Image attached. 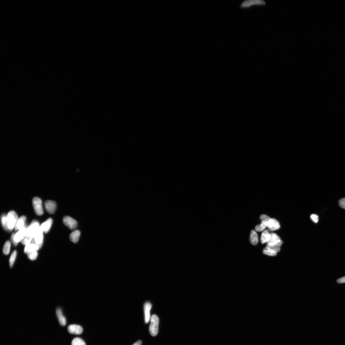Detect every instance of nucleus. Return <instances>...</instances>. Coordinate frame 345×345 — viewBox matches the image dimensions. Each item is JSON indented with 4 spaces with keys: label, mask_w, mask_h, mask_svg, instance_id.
<instances>
[{
    "label": "nucleus",
    "mask_w": 345,
    "mask_h": 345,
    "mask_svg": "<svg viewBox=\"0 0 345 345\" xmlns=\"http://www.w3.org/2000/svg\"><path fill=\"white\" fill-rule=\"evenodd\" d=\"M311 220L315 223H317L319 221V217L318 215L315 214H312L310 216Z\"/></svg>",
    "instance_id": "28"
},
{
    "label": "nucleus",
    "mask_w": 345,
    "mask_h": 345,
    "mask_svg": "<svg viewBox=\"0 0 345 345\" xmlns=\"http://www.w3.org/2000/svg\"><path fill=\"white\" fill-rule=\"evenodd\" d=\"M260 218L261 221H265L267 222H268V221H269L271 219V218L269 217H268V216L265 214L261 215L260 216Z\"/></svg>",
    "instance_id": "30"
},
{
    "label": "nucleus",
    "mask_w": 345,
    "mask_h": 345,
    "mask_svg": "<svg viewBox=\"0 0 345 345\" xmlns=\"http://www.w3.org/2000/svg\"><path fill=\"white\" fill-rule=\"evenodd\" d=\"M265 4V2L262 0H248L242 2L240 6L241 8H245L249 7L253 5Z\"/></svg>",
    "instance_id": "7"
},
{
    "label": "nucleus",
    "mask_w": 345,
    "mask_h": 345,
    "mask_svg": "<svg viewBox=\"0 0 345 345\" xmlns=\"http://www.w3.org/2000/svg\"><path fill=\"white\" fill-rule=\"evenodd\" d=\"M27 254L28 258L31 260H36L38 255L37 251L36 250L30 252Z\"/></svg>",
    "instance_id": "26"
},
{
    "label": "nucleus",
    "mask_w": 345,
    "mask_h": 345,
    "mask_svg": "<svg viewBox=\"0 0 345 345\" xmlns=\"http://www.w3.org/2000/svg\"><path fill=\"white\" fill-rule=\"evenodd\" d=\"M40 249L39 246H38L35 243L34 240L33 238L30 243L28 245L25 246L24 249V252L27 254L33 251H37Z\"/></svg>",
    "instance_id": "12"
},
{
    "label": "nucleus",
    "mask_w": 345,
    "mask_h": 345,
    "mask_svg": "<svg viewBox=\"0 0 345 345\" xmlns=\"http://www.w3.org/2000/svg\"><path fill=\"white\" fill-rule=\"evenodd\" d=\"M337 283L338 284H342L345 283V276L337 280Z\"/></svg>",
    "instance_id": "31"
},
{
    "label": "nucleus",
    "mask_w": 345,
    "mask_h": 345,
    "mask_svg": "<svg viewBox=\"0 0 345 345\" xmlns=\"http://www.w3.org/2000/svg\"><path fill=\"white\" fill-rule=\"evenodd\" d=\"M53 222V219L50 218L44 222L40 226L42 230L45 233H47L51 229Z\"/></svg>",
    "instance_id": "14"
},
{
    "label": "nucleus",
    "mask_w": 345,
    "mask_h": 345,
    "mask_svg": "<svg viewBox=\"0 0 345 345\" xmlns=\"http://www.w3.org/2000/svg\"><path fill=\"white\" fill-rule=\"evenodd\" d=\"M56 313L57 318L60 325L62 326H65L66 324V319L65 316L63 315L61 309L60 308H57Z\"/></svg>",
    "instance_id": "17"
},
{
    "label": "nucleus",
    "mask_w": 345,
    "mask_h": 345,
    "mask_svg": "<svg viewBox=\"0 0 345 345\" xmlns=\"http://www.w3.org/2000/svg\"><path fill=\"white\" fill-rule=\"evenodd\" d=\"M11 245V243L9 241H7L5 243L3 248V253L5 255H8L9 254Z\"/></svg>",
    "instance_id": "23"
},
{
    "label": "nucleus",
    "mask_w": 345,
    "mask_h": 345,
    "mask_svg": "<svg viewBox=\"0 0 345 345\" xmlns=\"http://www.w3.org/2000/svg\"><path fill=\"white\" fill-rule=\"evenodd\" d=\"M142 344V341L141 340H139L136 342H135L133 345H141Z\"/></svg>",
    "instance_id": "33"
},
{
    "label": "nucleus",
    "mask_w": 345,
    "mask_h": 345,
    "mask_svg": "<svg viewBox=\"0 0 345 345\" xmlns=\"http://www.w3.org/2000/svg\"><path fill=\"white\" fill-rule=\"evenodd\" d=\"M72 345H86L85 341L81 338L76 337L73 339L71 343Z\"/></svg>",
    "instance_id": "24"
},
{
    "label": "nucleus",
    "mask_w": 345,
    "mask_h": 345,
    "mask_svg": "<svg viewBox=\"0 0 345 345\" xmlns=\"http://www.w3.org/2000/svg\"><path fill=\"white\" fill-rule=\"evenodd\" d=\"M44 206L47 212L51 214H54L56 210L57 205L54 201H46L44 203Z\"/></svg>",
    "instance_id": "10"
},
{
    "label": "nucleus",
    "mask_w": 345,
    "mask_h": 345,
    "mask_svg": "<svg viewBox=\"0 0 345 345\" xmlns=\"http://www.w3.org/2000/svg\"><path fill=\"white\" fill-rule=\"evenodd\" d=\"M271 237V233L267 230H265L261 234L260 240L261 243H267L270 241Z\"/></svg>",
    "instance_id": "19"
},
{
    "label": "nucleus",
    "mask_w": 345,
    "mask_h": 345,
    "mask_svg": "<svg viewBox=\"0 0 345 345\" xmlns=\"http://www.w3.org/2000/svg\"><path fill=\"white\" fill-rule=\"evenodd\" d=\"M339 206L345 210V198H341L339 201Z\"/></svg>",
    "instance_id": "29"
},
{
    "label": "nucleus",
    "mask_w": 345,
    "mask_h": 345,
    "mask_svg": "<svg viewBox=\"0 0 345 345\" xmlns=\"http://www.w3.org/2000/svg\"><path fill=\"white\" fill-rule=\"evenodd\" d=\"M17 251L16 250H15L12 253L11 256L10 258L9 262V265L10 267H12L16 259V258L17 256Z\"/></svg>",
    "instance_id": "25"
},
{
    "label": "nucleus",
    "mask_w": 345,
    "mask_h": 345,
    "mask_svg": "<svg viewBox=\"0 0 345 345\" xmlns=\"http://www.w3.org/2000/svg\"><path fill=\"white\" fill-rule=\"evenodd\" d=\"M68 332L72 334H80L83 332L82 327L79 325H72L68 327Z\"/></svg>",
    "instance_id": "13"
},
{
    "label": "nucleus",
    "mask_w": 345,
    "mask_h": 345,
    "mask_svg": "<svg viewBox=\"0 0 345 345\" xmlns=\"http://www.w3.org/2000/svg\"><path fill=\"white\" fill-rule=\"evenodd\" d=\"M271 237L267 243L266 247L264 248L263 253L265 255L274 256L280 252V247L283 242L279 237L274 233H271Z\"/></svg>",
    "instance_id": "1"
},
{
    "label": "nucleus",
    "mask_w": 345,
    "mask_h": 345,
    "mask_svg": "<svg viewBox=\"0 0 345 345\" xmlns=\"http://www.w3.org/2000/svg\"><path fill=\"white\" fill-rule=\"evenodd\" d=\"M250 243L253 245H256L258 242V236L256 232L254 230H252L250 232Z\"/></svg>",
    "instance_id": "20"
},
{
    "label": "nucleus",
    "mask_w": 345,
    "mask_h": 345,
    "mask_svg": "<svg viewBox=\"0 0 345 345\" xmlns=\"http://www.w3.org/2000/svg\"><path fill=\"white\" fill-rule=\"evenodd\" d=\"M40 227L39 222L36 220L33 221L27 228L26 236L33 238L35 234Z\"/></svg>",
    "instance_id": "4"
},
{
    "label": "nucleus",
    "mask_w": 345,
    "mask_h": 345,
    "mask_svg": "<svg viewBox=\"0 0 345 345\" xmlns=\"http://www.w3.org/2000/svg\"><path fill=\"white\" fill-rule=\"evenodd\" d=\"M33 238L26 236L21 241V242L22 243L23 245L26 246L30 243Z\"/></svg>",
    "instance_id": "27"
},
{
    "label": "nucleus",
    "mask_w": 345,
    "mask_h": 345,
    "mask_svg": "<svg viewBox=\"0 0 345 345\" xmlns=\"http://www.w3.org/2000/svg\"><path fill=\"white\" fill-rule=\"evenodd\" d=\"M63 221L64 224L71 230L75 229L78 226V222L75 219L69 216H65L63 219Z\"/></svg>",
    "instance_id": "6"
},
{
    "label": "nucleus",
    "mask_w": 345,
    "mask_h": 345,
    "mask_svg": "<svg viewBox=\"0 0 345 345\" xmlns=\"http://www.w3.org/2000/svg\"><path fill=\"white\" fill-rule=\"evenodd\" d=\"M81 232L78 230H76L71 233L69 236L70 239L73 243H76L78 241Z\"/></svg>",
    "instance_id": "18"
},
{
    "label": "nucleus",
    "mask_w": 345,
    "mask_h": 345,
    "mask_svg": "<svg viewBox=\"0 0 345 345\" xmlns=\"http://www.w3.org/2000/svg\"><path fill=\"white\" fill-rule=\"evenodd\" d=\"M15 234H16L15 233H13V234H12L11 236V240H12V242L13 244V245H14L15 246H16L18 244V243H17L15 242V240L14 236H15Z\"/></svg>",
    "instance_id": "32"
},
{
    "label": "nucleus",
    "mask_w": 345,
    "mask_h": 345,
    "mask_svg": "<svg viewBox=\"0 0 345 345\" xmlns=\"http://www.w3.org/2000/svg\"><path fill=\"white\" fill-rule=\"evenodd\" d=\"M26 225L23 227L18 230L15 235L14 239L15 242L18 243L24 238L26 236V231L27 228Z\"/></svg>",
    "instance_id": "9"
},
{
    "label": "nucleus",
    "mask_w": 345,
    "mask_h": 345,
    "mask_svg": "<svg viewBox=\"0 0 345 345\" xmlns=\"http://www.w3.org/2000/svg\"><path fill=\"white\" fill-rule=\"evenodd\" d=\"M145 320V323H147L150 320V311L152 308V305L150 303L147 302L144 305Z\"/></svg>",
    "instance_id": "15"
},
{
    "label": "nucleus",
    "mask_w": 345,
    "mask_h": 345,
    "mask_svg": "<svg viewBox=\"0 0 345 345\" xmlns=\"http://www.w3.org/2000/svg\"><path fill=\"white\" fill-rule=\"evenodd\" d=\"M268 222L261 221V223L260 225H258L255 228L256 231L257 232H261L263 231L267 227Z\"/></svg>",
    "instance_id": "21"
},
{
    "label": "nucleus",
    "mask_w": 345,
    "mask_h": 345,
    "mask_svg": "<svg viewBox=\"0 0 345 345\" xmlns=\"http://www.w3.org/2000/svg\"><path fill=\"white\" fill-rule=\"evenodd\" d=\"M33 206L36 214L41 216L43 214L44 211L42 207V202L41 200L37 197H34L32 200Z\"/></svg>",
    "instance_id": "5"
},
{
    "label": "nucleus",
    "mask_w": 345,
    "mask_h": 345,
    "mask_svg": "<svg viewBox=\"0 0 345 345\" xmlns=\"http://www.w3.org/2000/svg\"><path fill=\"white\" fill-rule=\"evenodd\" d=\"M150 320L149 332L152 336L155 337L157 335L158 332L159 319L157 316L154 315L152 316Z\"/></svg>",
    "instance_id": "3"
},
{
    "label": "nucleus",
    "mask_w": 345,
    "mask_h": 345,
    "mask_svg": "<svg viewBox=\"0 0 345 345\" xmlns=\"http://www.w3.org/2000/svg\"><path fill=\"white\" fill-rule=\"evenodd\" d=\"M43 231L41 229L40 227L38 229L35 234L33 238L35 243L39 246L40 248L42 246L44 239V235Z\"/></svg>",
    "instance_id": "8"
},
{
    "label": "nucleus",
    "mask_w": 345,
    "mask_h": 345,
    "mask_svg": "<svg viewBox=\"0 0 345 345\" xmlns=\"http://www.w3.org/2000/svg\"><path fill=\"white\" fill-rule=\"evenodd\" d=\"M267 227L270 231H273L279 229L280 225L279 222L276 219L271 218L268 222Z\"/></svg>",
    "instance_id": "11"
},
{
    "label": "nucleus",
    "mask_w": 345,
    "mask_h": 345,
    "mask_svg": "<svg viewBox=\"0 0 345 345\" xmlns=\"http://www.w3.org/2000/svg\"><path fill=\"white\" fill-rule=\"evenodd\" d=\"M18 216L15 211H10L7 215V222L9 232H11L15 228L18 219Z\"/></svg>",
    "instance_id": "2"
},
{
    "label": "nucleus",
    "mask_w": 345,
    "mask_h": 345,
    "mask_svg": "<svg viewBox=\"0 0 345 345\" xmlns=\"http://www.w3.org/2000/svg\"><path fill=\"white\" fill-rule=\"evenodd\" d=\"M26 219V217L24 216H22L18 219L15 226V231H18L26 225L25 223Z\"/></svg>",
    "instance_id": "16"
},
{
    "label": "nucleus",
    "mask_w": 345,
    "mask_h": 345,
    "mask_svg": "<svg viewBox=\"0 0 345 345\" xmlns=\"http://www.w3.org/2000/svg\"><path fill=\"white\" fill-rule=\"evenodd\" d=\"M1 222L2 227L5 231H9L8 227L7 222V215L5 214H3L1 217Z\"/></svg>",
    "instance_id": "22"
}]
</instances>
